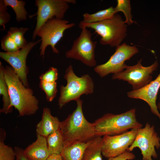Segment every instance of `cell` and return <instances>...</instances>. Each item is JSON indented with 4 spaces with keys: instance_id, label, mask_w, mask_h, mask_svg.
Here are the masks:
<instances>
[{
    "instance_id": "cell-2",
    "label": "cell",
    "mask_w": 160,
    "mask_h": 160,
    "mask_svg": "<svg viewBox=\"0 0 160 160\" xmlns=\"http://www.w3.org/2000/svg\"><path fill=\"white\" fill-rule=\"evenodd\" d=\"M75 110L61 121L60 129L64 140V146L76 142H87L95 137L93 123L85 117L82 109L83 101H76Z\"/></svg>"
},
{
    "instance_id": "cell-20",
    "label": "cell",
    "mask_w": 160,
    "mask_h": 160,
    "mask_svg": "<svg viewBox=\"0 0 160 160\" xmlns=\"http://www.w3.org/2000/svg\"><path fill=\"white\" fill-rule=\"evenodd\" d=\"M5 67L0 62V95H1L3 103L2 108L0 110V113L5 114L10 113L12 108L10 107L11 101L8 86L4 76Z\"/></svg>"
},
{
    "instance_id": "cell-26",
    "label": "cell",
    "mask_w": 160,
    "mask_h": 160,
    "mask_svg": "<svg viewBox=\"0 0 160 160\" xmlns=\"http://www.w3.org/2000/svg\"><path fill=\"white\" fill-rule=\"evenodd\" d=\"M0 160H16L14 149L6 145L3 140L0 141Z\"/></svg>"
},
{
    "instance_id": "cell-30",
    "label": "cell",
    "mask_w": 160,
    "mask_h": 160,
    "mask_svg": "<svg viewBox=\"0 0 160 160\" xmlns=\"http://www.w3.org/2000/svg\"><path fill=\"white\" fill-rule=\"evenodd\" d=\"M14 149L16 154V160H29L25 155L23 148L15 146Z\"/></svg>"
},
{
    "instance_id": "cell-25",
    "label": "cell",
    "mask_w": 160,
    "mask_h": 160,
    "mask_svg": "<svg viewBox=\"0 0 160 160\" xmlns=\"http://www.w3.org/2000/svg\"><path fill=\"white\" fill-rule=\"evenodd\" d=\"M39 86L45 93L47 101L52 102L56 97L57 91L56 82H48L40 81Z\"/></svg>"
},
{
    "instance_id": "cell-10",
    "label": "cell",
    "mask_w": 160,
    "mask_h": 160,
    "mask_svg": "<svg viewBox=\"0 0 160 160\" xmlns=\"http://www.w3.org/2000/svg\"><path fill=\"white\" fill-rule=\"evenodd\" d=\"M160 147V137L154 126L147 123L144 127L138 129L135 139L128 151L131 152L138 148L141 151L142 160H149L152 157H157L156 149H158Z\"/></svg>"
},
{
    "instance_id": "cell-11",
    "label": "cell",
    "mask_w": 160,
    "mask_h": 160,
    "mask_svg": "<svg viewBox=\"0 0 160 160\" xmlns=\"http://www.w3.org/2000/svg\"><path fill=\"white\" fill-rule=\"evenodd\" d=\"M139 52L135 46H131L125 43L116 47V51L105 63L96 65L94 70L101 77L107 75L121 72L125 69L126 61L130 59Z\"/></svg>"
},
{
    "instance_id": "cell-3",
    "label": "cell",
    "mask_w": 160,
    "mask_h": 160,
    "mask_svg": "<svg viewBox=\"0 0 160 160\" xmlns=\"http://www.w3.org/2000/svg\"><path fill=\"white\" fill-rule=\"evenodd\" d=\"M136 112L134 108L119 114H105L93 123L95 136L118 135L129 129L142 127L136 119Z\"/></svg>"
},
{
    "instance_id": "cell-18",
    "label": "cell",
    "mask_w": 160,
    "mask_h": 160,
    "mask_svg": "<svg viewBox=\"0 0 160 160\" xmlns=\"http://www.w3.org/2000/svg\"><path fill=\"white\" fill-rule=\"evenodd\" d=\"M91 140L87 142H76L64 146L60 154L63 160H82L84 151Z\"/></svg>"
},
{
    "instance_id": "cell-7",
    "label": "cell",
    "mask_w": 160,
    "mask_h": 160,
    "mask_svg": "<svg viewBox=\"0 0 160 160\" xmlns=\"http://www.w3.org/2000/svg\"><path fill=\"white\" fill-rule=\"evenodd\" d=\"M81 29L71 49L66 52L65 56L67 58L80 61L89 67H95L97 62L95 50L97 42L92 40V34L87 28Z\"/></svg>"
},
{
    "instance_id": "cell-19",
    "label": "cell",
    "mask_w": 160,
    "mask_h": 160,
    "mask_svg": "<svg viewBox=\"0 0 160 160\" xmlns=\"http://www.w3.org/2000/svg\"><path fill=\"white\" fill-rule=\"evenodd\" d=\"M103 143V137H95L86 148L82 160H103L102 153Z\"/></svg>"
},
{
    "instance_id": "cell-13",
    "label": "cell",
    "mask_w": 160,
    "mask_h": 160,
    "mask_svg": "<svg viewBox=\"0 0 160 160\" xmlns=\"http://www.w3.org/2000/svg\"><path fill=\"white\" fill-rule=\"evenodd\" d=\"M41 41V39L28 41L26 47L15 52H0V57L10 65L23 84L27 88H29V86L27 79L28 68L26 65L27 58L33 48Z\"/></svg>"
},
{
    "instance_id": "cell-27",
    "label": "cell",
    "mask_w": 160,
    "mask_h": 160,
    "mask_svg": "<svg viewBox=\"0 0 160 160\" xmlns=\"http://www.w3.org/2000/svg\"><path fill=\"white\" fill-rule=\"evenodd\" d=\"M58 78V70L53 67H50L47 71L39 77L40 81L48 82H55Z\"/></svg>"
},
{
    "instance_id": "cell-29",
    "label": "cell",
    "mask_w": 160,
    "mask_h": 160,
    "mask_svg": "<svg viewBox=\"0 0 160 160\" xmlns=\"http://www.w3.org/2000/svg\"><path fill=\"white\" fill-rule=\"evenodd\" d=\"M135 157L133 153L127 151L117 156L109 158L108 160H133Z\"/></svg>"
},
{
    "instance_id": "cell-34",
    "label": "cell",
    "mask_w": 160,
    "mask_h": 160,
    "mask_svg": "<svg viewBox=\"0 0 160 160\" xmlns=\"http://www.w3.org/2000/svg\"></svg>"
},
{
    "instance_id": "cell-33",
    "label": "cell",
    "mask_w": 160,
    "mask_h": 160,
    "mask_svg": "<svg viewBox=\"0 0 160 160\" xmlns=\"http://www.w3.org/2000/svg\"><path fill=\"white\" fill-rule=\"evenodd\" d=\"M149 160H153L152 159H150Z\"/></svg>"
},
{
    "instance_id": "cell-5",
    "label": "cell",
    "mask_w": 160,
    "mask_h": 160,
    "mask_svg": "<svg viewBox=\"0 0 160 160\" xmlns=\"http://www.w3.org/2000/svg\"><path fill=\"white\" fill-rule=\"evenodd\" d=\"M79 25L81 29L89 28L94 30L101 37V44L112 47L120 45L127 35L126 24L117 13L109 19L97 23H85L81 21Z\"/></svg>"
},
{
    "instance_id": "cell-6",
    "label": "cell",
    "mask_w": 160,
    "mask_h": 160,
    "mask_svg": "<svg viewBox=\"0 0 160 160\" xmlns=\"http://www.w3.org/2000/svg\"><path fill=\"white\" fill-rule=\"evenodd\" d=\"M75 25V23H69L67 20L55 17L46 22L37 34L41 40L39 48L40 56L44 58L45 50L49 46L53 53L58 54L59 52L55 47L56 44L63 37L65 31Z\"/></svg>"
},
{
    "instance_id": "cell-1",
    "label": "cell",
    "mask_w": 160,
    "mask_h": 160,
    "mask_svg": "<svg viewBox=\"0 0 160 160\" xmlns=\"http://www.w3.org/2000/svg\"><path fill=\"white\" fill-rule=\"evenodd\" d=\"M4 76L10 98V108L17 109L20 116L34 114L39 108V100L33 95L32 89L23 84L11 66H5Z\"/></svg>"
},
{
    "instance_id": "cell-8",
    "label": "cell",
    "mask_w": 160,
    "mask_h": 160,
    "mask_svg": "<svg viewBox=\"0 0 160 160\" xmlns=\"http://www.w3.org/2000/svg\"><path fill=\"white\" fill-rule=\"evenodd\" d=\"M74 0H36L37 7L36 23L32 35L34 40L41 27L48 20L53 18L63 19L69 8V3L75 4Z\"/></svg>"
},
{
    "instance_id": "cell-14",
    "label": "cell",
    "mask_w": 160,
    "mask_h": 160,
    "mask_svg": "<svg viewBox=\"0 0 160 160\" xmlns=\"http://www.w3.org/2000/svg\"><path fill=\"white\" fill-rule=\"evenodd\" d=\"M160 88V72L153 80L143 87L127 92L129 98L139 99L145 102L148 105L152 113L160 120V113L156 101L157 95Z\"/></svg>"
},
{
    "instance_id": "cell-17",
    "label": "cell",
    "mask_w": 160,
    "mask_h": 160,
    "mask_svg": "<svg viewBox=\"0 0 160 160\" xmlns=\"http://www.w3.org/2000/svg\"><path fill=\"white\" fill-rule=\"evenodd\" d=\"M36 140L24 150L29 160H46L49 156L46 137L36 135Z\"/></svg>"
},
{
    "instance_id": "cell-12",
    "label": "cell",
    "mask_w": 160,
    "mask_h": 160,
    "mask_svg": "<svg viewBox=\"0 0 160 160\" xmlns=\"http://www.w3.org/2000/svg\"><path fill=\"white\" fill-rule=\"evenodd\" d=\"M138 129H132L118 135L103 136L102 155L108 158L117 156L128 151L135 139Z\"/></svg>"
},
{
    "instance_id": "cell-32",
    "label": "cell",
    "mask_w": 160,
    "mask_h": 160,
    "mask_svg": "<svg viewBox=\"0 0 160 160\" xmlns=\"http://www.w3.org/2000/svg\"><path fill=\"white\" fill-rule=\"evenodd\" d=\"M157 106L158 107V110L160 111V96L159 97V101L158 103Z\"/></svg>"
},
{
    "instance_id": "cell-31",
    "label": "cell",
    "mask_w": 160,
    "mask_h": 160,
    "mask_svg": "<svg viewBox=\"0 0 160 160\" xmlns=\"http://www.w3.org/2000/svg\"><path fill=\"white\" fill-rule=\"evenodd\" d=\"M46 160H63L60 154H53L50 155Z\"/></svg>"
},
{
    "instance_id": "cell-23",
    "label": "cell",
    "mask_w": 160,
    "mask_h": 160,
    "mask_svg": "<svg viewBox=\"0 0 160 160\" xmlns=\"http://www.w3.org/2000/svg\"><path fill=\"white\" fill-rule=\"evenodd\" d=\"M4 1L7 7H10L14 10L17 21L20 22L27 19L28 13L25 7V1L18 0H4Z\"/></svg>"
},
{
    "instance_id": "cell-4",
    "label": "cell",
    "mask_w": 160,
    "mask_h": 160,
    "mask_svg": "<svg viewBox=\"0 0 160 160\" xmlns=\"http://www.w3.org/2000/svg\"><path fill=\"white\" fill-rule=\"evenodd\" d=\"M64 78L67 81V84L60 87L58 101L60 108L70 101H76L80 99L83 95L91 94L94 92V84L92 77L88 74L80 77L77 76L71 65L66 69Z\"/></svg>"
},
{
    "instance_id": "cell-9",
    "label": "cell",
    "mask_w": 160,
    "mask_h": 160,
    "mask_svg": "<svg viewBox=\"0 0 160 160\" xmlns=\"http://www.w3.org/2000/svg\"><path fill=\"white\" fill-rule=\"evenodd\" d=\"M142 59L132 66L126 65L125 69L122 72L113 74L112 79L123 80L131 85L132 90H135L145 87L152 81L151 75L158 67L157 60L151 65L145 67L141 64Z\"/></svg>"
},
{
    "instance_id": "cell-28",
    "label": "cell",
    "mask_w": 160,
    "mask_h": 160,
    "mask_svg": "<svg viewBox=\"0 0 160 160\" xmlns=\"http://www.w3.org/2000/svg\"><path fill=\"white\" fill-rule=\"evenodd\" d=\"M7 7L4 0H0V26L5 29V25L10 20L11 16L7 11Z\"/></svg>"
},
{
    "instance_id": "cell-24",
    "label": "cell",
    "mask_w": 160,
    "mask_h": 160,
    "mask_svg": "<svg viewBox=\"0 0 160 160\" xmlns=\"http://www.w3.org/2000/svg\"><path fill=\"white\" fill-rule=\"evenodd\" d=\"M117 1V5L114 8L116 12L117 13L118 12L121 11L124 13L126 18V20L124 21L126 24L129 25L134 23L135 22L132 19L130 1L118 0Z\"/></svg>"
},
{
    "instance_id": "cell-21",
    "label": "cell",
    "mask_w": 160,
    "mask_h": 160,
    "mask_svg": "<svg viewBox=\"0 0 160 160\" xmlns=\"http://www.w3.org/2000/svg\"><path fill=\"white\" fill-rule=\"evenodd\" d=\"M49 153L60 154L64 148V140L60 129L46 137Z\"/></svg>"
},
{
    "instance_id": "cell-22",
    "label": "cell",
    "mask_w": 160,
    "mask_h": 160,
    "mask_svg": "<svg viewBox=\"0 0 160 160\" xmlns=\"http://www.w3.org/2000/svg\"><path fill=\"white\" fill-rule=\"evenodd\" d=\"M117 13L114 8L111 7L92 14L85 13L83 14L81 21L85 23H96L109 19Z\"/></svg>"
},
{
    "instance_id": "cell-16",
    "label": "cell",
    "mask_w": 160,
    "mask_h": 160,
    "mask_svg": "<svg viewBox=\"0 0 160 160\" xmlns=\"http://www.w3.org/2000/svg\"><path fill=\"white\" fill-rule=\"evenodd\" d=\"M60 122L57 117L52 115L49 108H44L41 119L36 126V135L47 137L60 129Z\"/></svg>"
},
{
    "instance_id": "cell-15",
    "label": "cell",
    "mask_w": 160,
    "mask_h": 160,
    "mask_svg": "<svg viewBox=\"0 0 160 160\" xmlns=\"http://www.w3.org/2000/svg\"><path fill=\"white\" fill-rule=\"evenodd\" d=\"M27 28L11 27L1 40V47L5 52H14L25 47L28 43L24 37Z\"/></svg>"
}]
</instances>
